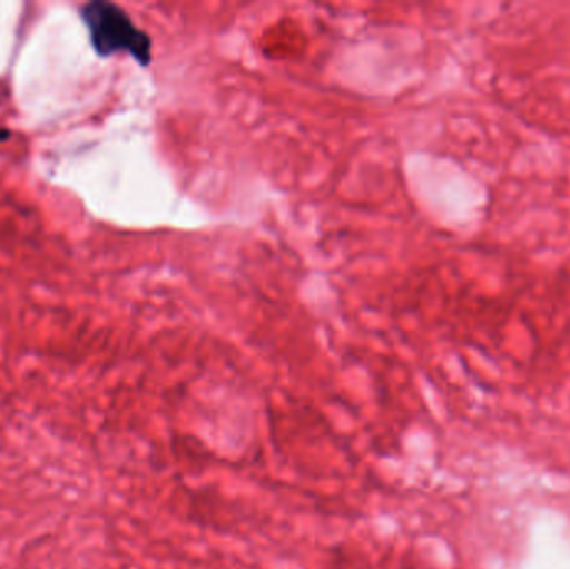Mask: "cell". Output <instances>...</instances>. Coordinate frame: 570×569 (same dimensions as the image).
Listing matches in <instances>:
<instances>
[{"instance_id":"1","label":"cell","mask_w":570,"mask_h":569,"mask_svg":"<svg viewBox=\"0 0 570 569\" xmlns=\"http://www.w3.org/2000/svg\"><path fill=\"white\" fill-rule=\"evenodd\" d=\"M82 19L89 30L90 43L99 56L129 53L140 66L153 60V39L134 23L132 17L114 2L96 0L83 6Z\"/></svg>"}]
</instances>
